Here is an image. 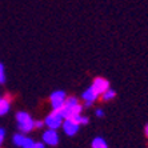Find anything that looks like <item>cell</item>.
<instances>
[{
    "label": "cell",
    "mask_w": 148,
    "mask_h": 148,
    "mask_svg": "<svg viewBox=\"0 0 148 148\" xmlns=\"http://www.w3.org/2000/svg\"><path fill=\"white\" fill-rule=\"evenodd\" d=\"M62 114L64 116V119H73V117L82 115L83 112V106L80 104L79 99L75 96H69L66 99L64 107L62 108Z\"/></svg>",
    "instance_id": "cell-1"
},
{
    "label": "cell",
    "mask_w": 148,
    "mask_h": 148,
    "mask_svg": "<svg viewBox=\"0 0 148 148\" xmlns=\"http://www.w3.org/2000/svg\"><path fill=\"white\" fill-rule=\"evenodd\" d=\"M15 119L17 123V130H20V132H23V134H28L32 130H35V120L25 111H19Z\"/></svg>",
    "instance_id": "cell-2"
},
{
    "label": "cell",
    "mask_w": 148,
    "mask_h": 148,
    "mask_svg": "<svg viewBox=\"0 0 148 148\" xmlns=\"http://www.w3.org/2000/svg\"><path fill=\"white\" fill-rule=\"evenodd\" d=\"M63 121H64V116H63L62 111L52 110L51 114H48L45 117L44 124L51 130H59V128H62Z\"/></svg>",
    "instance_id": "cell-3"
},
{
    "label": "cell",
    "mask_w": 148,
    "mask_h": 148,
    "mask_svg": "<svg viewBox=\"0 0 148 148\" xmlns=\"http://www.w3.org/2000/svg\"><path fill=\"white\" fill-rule=\"evenodd\" d=\"M66 99H67V95L64 91H62V90L53 91V92L51 93V96H49V101H51L52 110L60 111L63 107H64Z\"/></svg>",
    "instance_id": "cell-4"
},
{
    "label": "cell",
    "mask_w": 148,
    "mask_h": 148,
    "mask_svg": "<svg viewBox=\"0 0 148 148\" xmlns=\"http://www.w3.org/2000/svg\"><path fill=\"white\" fill-rule=\"evenodd\" d=\"M41 140H43V143H44L45 145L55 147V145L59 144V140H60V138H59V134H58V131H56V130H51V128H48L47 131L43 132Z\"/></svg>",
    "instance_id": "cell-5"
},
{
    "label": "cell",
    "mask_w": 148,
    "mask_h": 148,
    "mask_svg": "<svg viewBox=\"0 0 148 148\" xmlns=\"http://www.w3.org/2000/svg\"><path fill=\"white\" fill-rule=\"evenodd\" d=\"M62 130L67 136H75L80 130V124L76 123L73 119H64L62 124Z\"/></svg>",
    "instance_id": "cell-6"
},
{
    "label": "cell",
    "mask_w": 148,
    "mask_h": 148,
    "mask_svg": "<svg viewBox=\"0 0 148 148\" xmlns=\"http://www.w3.org/2000/svg\"><path fill=\"white\" fill-rule=\"evenodd\" d=\"M91 87H92L93 91H95L99 96H101V95L110 88V82H108L107 79H104V77H96V79H93Z\"/></svg>",
    "instance_id": "cell-7"
},
{
    "label": "cell",
    "mask_w": 148,
    "mask_h": 148,
    "mask_svg": "<svg viewBox=\"0 0 148 148\" xmlns=\"http://www.w3.org/2000/svg\"><path fill=\"white\" fill-rule=\"evenodd\" d=\"M82 99L84 100V104H86V107H91L97 99H99V95H97L95 91H93L92 87L90 88H87L84 92L82 93Z\"/></svg>",
    "instance_id": "cell-8"
},
{
    "label": "cell",
    "mask_w": 148,
    "mask_h": 148,
    "mask_svg": "<svg viewBox=\"0 0 148 148\" xmlns=\"http://www.w3.org/2000/svg\"><path fill=\"white\" fill-rule=\"evenodd\" d=\"M11 110V101L8 97H1L0 99V116L7 115Z\"/></svg>",
    "instance_id": "cell-9"
},
{
    "label": "cell",
    "mask_w": 148,
    "mask_h": 148,
    "mask_svg": "<svg viewBox=\"0 0 148 148\" xmlns=\"http://www.w3.org/2000/svg\"><path fill=\"white\" fill-rule=\"evenodd\" d=\"M25 139H27L25 134H23V132H17V134H15L14 136H12V143H14L16 147L23 148V144H24Z\"/></svg>",
    "instance_id": "cell-10"
},
{
    "label": "cell",
    "mask_w": 148,
    "mask_h": 148,
    "mask_svg": "<svg viewBox=\"0 0 148 148\" xmlns=\"http://www.w3.org/2000/svg\"><path fill=\"white\" fill-rule=\"evenodd\" d=\"M91 147H92V148H108V144H107V141L104 140L103 138L97 136V138H95L92 140V144H91Z\"/></svg>",
    "instance_id": "cell-11"
},
{
    "label": "cell",
    "mask_w": 148,
    "mask_h": 148,
    "mask_svg": "<svg viewBox=\"0 0 148 148\" xmlns=\"http://www.w3.org/2000/svg\"><path fill=\"white\" fill-rule=\"evenodd\" d=\"M115 96H116V92H115L112 88H108V90L101 95V97H103L104 101H110V100H112Z\"/></svg>",
    "instance_id": "cell-12"
},
{
    "label": "cell",
    "mask_w": 148,
    "mask_h": 148,
    "mask_svg": "<svg viewBox=\"0 0 148 148\" xmlns=\"http://www.w3.org/2000/svg\"><path fill=\"white\" fill-rule=\"evenodd\" d=\"M5 83V69L4 66L0 63V84H4Z\"/></svg>",
    "instance_id": "cell-13"
},
{
    "label": "cell",
    "mask_w": 148,
    "mask_h": 148,
    "mask_svg": "<svg viewBox=\"0 0 148 148\" xmlns=\"http://www.w3.org/2000/svg\"><path fill=\"white\" fill-rule=\"evenodd\" d=\"M35 145V140L31 138H27L24 141V144H23V148H32Z\"/></svg>",
    "instance_id": "cell-14"
},
{
    "label": "cell",
    "mask_w": 148,
    "mask_h": 148,
    "mask_svg": "<svg viewBox=\"0 0 148 148\" xmlns=\"http://www.w3.org/2000/svg\"><path fill=\"white\" fill-rule=\"evenodd\" d=\"M4 139H5V130L0 127V148H1V145L4 143Z\"/></svg>",
    "instance_id": "cell-15"
},
{
    "label": "cell",
    "mask_w": 148,
    "mask_h": 148,
    "mask_svg": "<svg viewBox=\"0 0 148 148\" xmlns=\"http://www.w3.org/2000/svg\"><path fill=\"white\" fill-rule=\"evenodd\" d=\"M45 124L43 120H35V130H40V128H43Z\"/></svg>",
    "instance_id": "cell-16"
},
{
    "label": "cell",
    "mask_w": 148,
    "mask_h": 148,
    "mask_svg": "<svg viewBox=\"0 0 148 148\" xmlns=\"http://www.w3.org/2000/svg\"><path fill=\"white\" fill-rule=\"evenodd\" d=\"M95 115H96V117H99V119H101V117H104V111L103 110H100V108H97L96 111H95Z\"/></svg>",
    "instance_id": "cell-17"
},
{
    "label": "cell",
    "mask_w": 148,
    "mask_h": 148,
    "mask_svg": "<svg viewBox=\"0 0 148 148\" xmlns=\"http://www.w3.org/2000/svg\"><path fill=\"white\" fill-rule=\"evenodd\" d=\"M44 143L43 141H35V145L32 148H44Z\"/></svg>",
    "instance_id": "cell-18"
},
{
    "label": "cell",
    "mask_w": 148,
    "mask_h": 148,
    "mask_svg": "<svg viewBox=\"0 0 148 148\" xmlns=\"http://www.w3.org/2000/svg\"><path fill=\"white\" fill-rule=\"evenodd\" d=\"M144 134H145V136L148 138V124L145 125V128H144Z\"/></svg>",
    "instance_id": "cell-19"
},
{
    "label": "cell",
    "mask_w": 148,
    "mask_h": 148,
    "mask_svg": "<svg viewBox=\"0 0 148 148\" xmlns=\"http://www.w3.org/2000/svg\"><path fill=\"white\" fill-rule=\"evenodd\" d=\"M0 99H1V97H0Z\"/></svg>",
    "instance_id": "cell-20"
}]
</instances>
